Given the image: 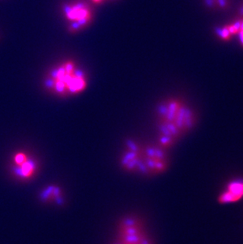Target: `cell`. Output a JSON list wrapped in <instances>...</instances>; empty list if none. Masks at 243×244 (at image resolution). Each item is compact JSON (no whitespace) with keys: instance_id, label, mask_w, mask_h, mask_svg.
<instances>
[{"instance_id":"obj_1","label":"cell","mask_w":243,"mask_h":244,"mask_svg":"<svg viewBox=\"0 0 243 244\" xmlns=\"http://www.w3.org/2000/svg\"><path fill=\"white\" fill-rule=\"evenodd\" d=\"M197 121V113L184 100L170 97L162 100L155 109V143L169 150L195 127Z\"/></svg>"},{"instance_id":"obj_2","label":"cell","mask_w":243,"mask_h":244,"mask_svg":"<svg viewBox=\"0 0 243 244\" xmlns=\"http://www.w3.org/2000/svg\"><path fill=\"white\" fill-rule=\"evenodd\" d=\"M44 87L48 92L60 97L75 96L87 88L86 77L74 62L68 60L49 72Z\"/></svg>"},{"instance_id":"obj_3","label":"cell","mask_w":243,"mask_h":244,"mask_svg":"<svg viewBox=\"0 0 243 244\" xmlns=\"http://www.w3.org/2000/svg\"><path fill=\"white\" fill-rule=\"evenodd\" d=\"M115 239L123 244H154L143 221L134 214L126 215L119 220Z\"/></svg>"},{"instance_id":"obj_4","label":"cell","mask_w":243,"mask_h":244,"mask_svg":"<svg viewBox=\"0 0 243 244\" xmlns=\"http://www.w3.org/2000/svg\"><path fill=\"white\" fill-rule=\"evenodd\" d=\"M10 172L17 180L28 183L39 175L40 161L38 156L28 150H19L12 155Z\"/></svg>"},{"instance_id":"obj_5","label":"cell","mask_w":243,"mask_h":244,"mask_svg":"<svg viewBox=\"0 0 243 244\" xmlns=\"http://www.w3.org/2000/svg\"><path fill=\"white\" fill-rule=\"evenodd\" d=\"M167 151L157 143H144L141 176H157L168 169L170 159Z\"/></svg>"},{"instance_id":"obj_6","label":"cell","mask_w":243,"mask_h":244,"mask_svg":"<svg viewBox=\"0 0 243 244\" xmlns=\"http://www.w3.org/2000/svg\"><path fill=\"white\" fill-rule=\"evenodd\" d=\"M144 143L136 138H128L124 141L119 156L121 169L129 174L141 175Z\"/></svg>"},{"instance_id":"obj_7","label":"cell","mask_w":243,"mask_h":244,"mask_svg":"<svg viewBox=\"0 0 243 244\" xmlns=\"http://www.w3.org/2000/svg\"><path fill=\"white\" fill-rule=\"evenodd\" d=\"M64 16L70 22L75 21L80 25L81 30L88 26L92 19L89 5L84 2H76L63 6Z\"/></svg>"},{"instance_id":"obj_8","label":"cell","mask_w":243,"mask_h":244,"mask_svg":"<svg viewBox=\"0 0 243 244\" xmlns=\"http://www.w3.org/2000/svg\"><path fill=\"white\" fill-rule=\"evenodd\" d=\"M38 200L44 205H54L64 206L66 203V194L63 188L57 183L47 184L39 190Z\"/></svg>"},{"instance_id":"obj_9","label":"cell","mask_w":243,"mask_h":244,"mask_svg":"<svg viewBox=\"0 0 243 244\" xmlns=\"http://www.w3.org/2000/svg\"><path fill=\"white\" fill-rule=\"evenodd\" d=\"M243 198V179L230 181L218 197L221 204H229L240 201Z\"/></svg>"},{"instance_id":"obj_10","label":"cell","mask_w":243,"mask_h":244,"mask_svg":"<svg viewBox=\"0 0 243 244\" xmlns=\"http://www.w3.org/2000/svg\"><path fill=\"white\" fill-rule=\"evenodd\" d=\"M240 26V19L236 18L230 23L225 25L222 27L216 29V35L220 40L223 41H229L233 36L237 35Z\"/></svg>"},{"instance_id":"obj_11","label":"cell","mask_w":243,"mask_h":244,"mask_svg":"<svg viewBox=\"0 0 243 244\" xmlns=\"http://www.w3.org/2000/svg\"><path fill=\"white\" fill-rule=\"evenodd\" d=\"M205 6L214 10H226L230 6V0H204Z\"/></svg>"},{"instance_id":"obj_12","label":"cell","mask_w":243,"mask_h":244,"mask_svg":"<svg viewBox=\"0 0 243 244\" xmlns=\"http://www.w3.org/2000/svg\"><path fill=\"white\" fill-rule=\"evenodd\" d=\"M239 19H240V26H239V29H238V33L237 35L238 36L240 44H241V47L243 48V18H239Z\"/></svg>"},{"instance_id":"obj_13","label":"cell","mask_w":243,"mask_h":244,"mask_svg":"<svg viewBox=\"0 0 243 244\" xmlns=\"http://www.w3.org/2000/svg\"><path fill=\"white\" fill-rule=\"evenodd\" d=\"M238 18H243V2H241L239 4V6L237 9V14H236V17Z\"/></svg>"},{"instance_id":"obj_14","label":"cell","mask_w":243,"mask_h":244,"mask_svg":"<svg viewBox=\"0 0 243 244\" xmlns=\"http://www.w3.org/2000/svg\"><path fill=\"white\" fill-rule=\"evenodd\" d=\"M92 2H93L94 4H96V5H100V4L103 3L104 1H106V0H91Z\"/></svg>"},{"instance_id":"obj_15","label":"cell","mask_w":243,"mask_h":244,"mask_svg":"<svg viewBox=\"0 0 243 244\" xmlns=\"http://www.w3.org/2000/svg\"><path fill=\"white\" fill-rule=\"evenodd\" d=\"M111 244H123V243H122L121 242H119V241L118 240V239H115V240H114V242H112Z\"/></svg>"}]
</instances>
